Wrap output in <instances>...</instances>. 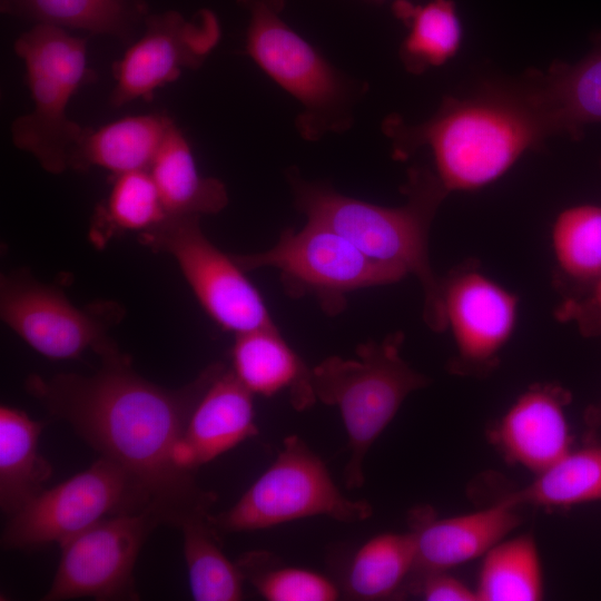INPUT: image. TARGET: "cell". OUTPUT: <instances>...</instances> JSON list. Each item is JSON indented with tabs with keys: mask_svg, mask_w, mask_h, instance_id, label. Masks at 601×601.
<instances>
[{
	"mask_svg": "<svg viewBox=\"0 0 601 601\" xmlns=\"http://www.w3.org/2000/svg\"><path fill=\"white\" fill-rule=\"evenodd\" d=\"M97 355L101 365L92 375L30 374L24 388L100 456L132 473L151 495L160 524L179 529L191 518L209 515L216 495L198 486L194 471L176 464L175 450L196 404L225 364H210L171 390L137 374L114 341Z\"/></svg>",
	"mask_w": 601,
	"mask_h": 601,
	"instance_id": "1",
	"label": "cell"
},
{
	"mask_svg": "<svg viewBox=\"0 0 601 601\" xmlns=\"http://www.w3.org/2000/svg\"><path fill=\"white\" fill-rule=\"evenodd\" d=\"M382 131L396 160L428 148L434 174L447 193L494 183L550 136L523 82L487 83L469 97H447L431 118L416 125L392 114Z\"/></svg>",
	"mask_w": 601,
	"mask_h": 601,
	"instance_id": "2",
	"label": "cell"
},
{
	"mask_svg": "<svg viewBox=\"0 0 601 601\" xmlns=\"http://www.w3.org/2000/svg\"><path fill=\"white\" fill-rule=\"evenodd\" d=\"M296 208L307 219L324 224L375 262L417 278L424 294L423 317L434 332L445 329L442 278L433 270L428 233L435 213L449 194L428 168L413 167L403 191L406 201L384 207L335 190L324 183L287 174Z\"/></svg>",
	"mask_w": 601,
	"mask_h": 601,
	"instance_id": "3",
	"label": "cell"
},
{
	"mask_svg": "<svg viewBox=\"0 0 601 601\" xmlns=\"http://www.w3.org/2000/svg\"><path fill=\"white\" fill-rule=\"evenodd\" d=\"M248 13L245 51L302 106L296 128L308 141L352 127L367 86L344 76L284 20L285 0H238Z\"/></svg>",
	"mask_w": 601,
	"mask_h": 601,
	"instance_id": "4",
	"label": "cell"
},
{
	"mask_svg": "<svg viewBox=\"0 0 601 601\" xmlns=\"http://www.w3.org/2000/svg\"><path fill=\"white\" fill-rule=\"evenodd\" d=\"M404 336L396 332L381 342L358 345L356 358L329 356L312 368L317 401L336 406L348 440L344 467L347 489L363 486L364 460L406 397L428 384L401 356Z\"/></svg>",
	"mask_w": 601,
	"mask_h": 601,
	"instance_id": "5",
	"label": "cell"
},
{
	"mask_svg": "<svg viewBox=\"0 0 601 601\" xmlns=\"http://www.w3.org/2000/svg\"><path fill=\"white\" fill-rule=\"evenodd\" d=\"M13 50L24 63L33 108L13 120L12 142L46 171L61 174L85 128L68 116V105L89 77L87 41L39 22L16 40Z\"/></svg>",
	"mask_w": 601,
	"mask_h": 601,
	"instance_id": "6",
	"label": "cell"
},
{
	"mask_svg": "<svg viewBox=\"0 0 601 601\" xmlns=\"http://www.w3.org/2000/svg\"><path fill=\"white\" fill-rule=\"evenodd\" d=\"M372 513L368 502L343 495L321 457L293 435L284 440L275 461L236 504L217 515L209 514L208 522L219 534L321 515L355 523Z\"/></svg>",
	"mask_w": 601,
	"mask_h": 601,
	"instance_id": "7",
	"label": "cell"
},
{
	"mask_svg": "<svg viewBox=\"0 0 601 601\" xmlns=\"http://www.w3.org/2000/svg\"><path fill=\"white\" fill-rule=\"evenodd\" d=\"M231 256L246 273L264 267L278 269L289 296L312 295L329 316L345 309L349 293L407 277L373 260L331 227L309 219L298 231L285 229L278 242L264 252Z\"/></svg>",
	"mask_w": 601,
	"mask_h": 601,
	"instance_id": "8",
	"label": "cell"
},
{
	"mask_svg": "<svg viewBox=\"0 0 601 601\" xmlns=\"http://www.w3.org/2000/svg\"><path fill=\"white\" fill-rule=\"evenodd\" d=\"M144 511L154 514L144 484L120 464L99 456L87 470L43 490L9 516L1 545L32 550L60 544L104 519Z\"/></svg>",
	"mask_w": 601,
	"mask_h": 601,
	"instance_id": "9",
	"label": "cell"
},
{
	"mask_svg": "<svg viewBox=\"0 0 601 601\" xmlns=\"http://www.w3.org/2000/svg\"><path fill=\"white\" fill-rule=\"evenodd\" d=\"M138 237L176 260L200 306L221 329L238 335L276 327L259 290L233 256L206 237L199 216H167Z\"/></svg>",
	"mask_w": 601,
	"mask_h": 601,
	"instance_id": "10",
	"label": "cell"
},
{
	"mask_svg": "<svg viewBox=\"0 0 601 601\" xmlns=\"http://www.w3.org/2000/svg\"><path fill=\"white\" fill-rule=\"evenodd\" d=\"M124 311L114 302L76 307L65 293L19 269L0 277V317L22 341L51 359L98 354Z\"/></svg>",
	"mask_w": 601,
	"mask_h": 601,
	"instance_id": "11",
	"label": "cell"
},
{
	"mask_svg": "<svg viewBox=\"0 0 601 601\" xmlns=\"http://www.w3.org/2000/svg\"><path fill=\"white\" fill-rule=\"evenodd\" d=\"M159 524L150 511L118 514L62 541L57 572L42 600L138 599L134 566L148 534Z\"/></svg>",
	"mask_w": 601,
	"mask_h": 601,
	"instance_id": "12",
	"label": "cell"
},
{
	"mask_svg": "<svg viewBox=\"0 0 601 601\" xmlns=\"http://www.w3.org/2000/svg\"><path fill=\"white\" fill-rule=\"evenodd\" d=\"M145 30L114 66L109 104L122 107L150 100L155 91L199 68L220 39V24L210 10L186 19L177 11L148 14Z\"/></svg>",
	"mask_w": 601,
	"mask_h": 601,
	"instance_id": "13",
	"label": "cell"
},
{
	"mask_svg": "<svg viewBox=\"0 0 601 601\" xmlns=\"http://www.w3.org/2000/svg\"><path fill=\"white\" fill-rule=\"evenodd\" d=\"M442 298L459 359L472 366L496 361L515 332L519 297L470 264L442 278Z\"/></svg>",
	"mask_w": 601,
	"mask_h": 601,
	"instance_id": "14",
	"label": "cell"
},
{
	"mask_svg": "<svg viewBox=\"0 0 601 601\" xmlns=\"http://www.w3.org/2000/svg\"><path fill=\"white\" fill-rule=\"evenodd\" d=\"M518 506L506 496L489 508L451 518L416 515L412 530L416 552L411 577L418 579L482 559L519 525Z\"/></svg>",
	"mask_w": 601,
	"mask_h": 601,
	"instance_id": "15",
	"label": "cell"
},
{
	"mask_svg": "<svg viewBox=\"0 0 601 601\" xmlns=\"http://www.w3.org/2000/svg\"><path fill=\"white\" fill-rule=\"evenodd\" d=\"M253 395L225 366L196 404L175 450L176 464L194 471L256 436Z\"/></svg>",
	"mask_w": 601,
	"mask_h": 601,
	"instance_id": "16",
	"label": "cell"
},
{
	"mask_svg": "<svg viewBox=\"0 0 601 601\" xmlns=\"http://www.w3.org/2000/svg\"><path fill=\"white\" fill-rule=\"evenodd\" d=\"M566 398L552 385H534L520 394L496 428L497 443L506 457L536 475L570 452Z\"/></svg>",
	"mask_w": 601,
	"mask_h": 601,
	"instance_id": "17",
	"label": "cell"
},
{
	"mask_svg": "<svg viewBox=\"0 0 601 601\" xmlns=\"http://www.w3.org/2000/svg\"><path fill=\"white\" fill-rule=\"evenodd\" d=\"M592 49L575 63L555 61L545 73L523 82L551 135L579 140L584 128L601 124V33Z\"/></svg>",
	"mask_w": 601,
	"mask_h": 601,
	"instance_id": "18",
	"label": "cell"
},
{
	"mask_svg": "<svg viewBox=\"0 0 601 601\" xmlns=\"http://www.w3.org/2000/svg\"><path fill=\"white\" fill-rule=\"evenodd\" d=\"M231 370L253 394L273 396L287 392L292 405L303 411L317 400L309 370L276 327L236 335Z\"/></svg>",
	"mask_w": 601,
	"mask_h": 601,
	"instance_id": "19",
	"label": "cell"
},
{
	"mask_svg": "<svg viewBox=\"0 0 601 601\" xmlns=\"http://www.w3.org/2000/svg\"><path fill=\"white\" fill-rule=\"evenodd\" d=\"M175 121L162 114L128 116L99 128H83L72 148L68 169L104 168L115 176L149 170Z\"/></svg>",
	"mask_w": 601,
	"mask_h": 601,
	"instance_id": "20",
	"label": "cell"
},
{
	"mask_svg": "<svg viewBox=\"0 0 601 601\" xmlns=\"http://www.w3.org/2000/svg\"><path fill=\"white\" fill-rule=\"evenodd\" d=\"M43 427L19 408L0 407V508L8 516L39 495L52 475L38 451Z\"/></svg>",
	"mask_w": 601,
	"mask_h": 601,
	"instance_id": "21",
	"label": "cell"
},
{
	"mask_svg": "<svg viewBox=\"0 0 601 601\" xmlns=\"http://www.w3.org/2000/svg\"><path fill=\"white\" fill-rule=\"evenodd\" d=\"M149 173L168 216H204L228 204L225 184L199 174L191 148L175 125L154 159Z\"/></svg>",
	"mask_w": 601,
	"mask_h": 601,
	"instance_id": "22",
	"label": "cell"
},
{
	"mask_svg": "<svg viewBox=\"0 0 601 601\" xmlns=\"http://www.w3.org/2000/svg\"><path fill=\"white\" fill-rule=\"evenodd\" d=\"M392 11L407 29L398 56L410 73L421 75L440 67L460 50L463 27L453 0H431L422 4L395 0Z\"/></svg>",
	"mask_w": 601,
	"mask_h": 601,
	"instance_id": "23",
	"label": "cell"
},
{
	"mask_svg": "<svg viewBox=\"0 0 601 601\" xmlns=\"http://www.w3.org/2000/svg\"><path fill=\"white\" fill-rule=\"evenodd\" d=\"M413 532L383 533L365 542L353 555L344 579V592L353 600L392 597L411 577L415 564Z\"/></svg>",
	"mask_w": 601,
	"mask_h": 601,
	"instance_id": "24",
	"label": "cell"
},
{
	"mask_svg": "<svg viewBox=\"0 0 601 601\" xmlns=\"http://www.w3.org/2000/svg\"><path fill=\"white\" fill-rule=\"evenodd\" d=\"M477 601H538L543 598V572L531 535L503 539L482 558L474 587Z\"/></svg>",
	"mask_w": 601,
	"mask_h": 601,
	"instance_id": "25",
	"label": "cell"
},
{
	"mask_svg": "<svg viewBox=\"0 0 601 601\" xmlns=\"http://www.w3.org/2000/svg\"><path fill=\"white\" fill-rule=\"evenodd\" d=\"M550 238L559 272L583 296L601 280V205L563 209L552 224Z\"/></svg>",
	"mask_w": 601,
	"mask_h": 601,
	"instance_id": "26",
	"label": "cell"
},
{
	"mask_svg": "<svg viewBox=\"0 0 601 601\" xmlns=\"http://www.w3.org/2000/svg\"><path fill=\"white\" fill-rule=\"evenodd\" d=\"M21 14L37 23L107 35L124 42L148 16L141 0H23Z\"/></svg>",
	"mask_w": 601,
	"mask_h": 601,
	"instance_id": "27",
	"label": "cell"
},
{
	"mask_svg": "<svg viewBox=\"0 0 601 601\" xmlns=\"http://www.w3.org/2000/svg\"><path fill=\"white\" fill-rule=\"evenodd\" d=\"M508 497L519 506L542 508H569L601 500V446L571 450Z\"/></svg>",
	"mask_w": 601,
	"mask_h": 601,
	"instance_id": "28",
	"label": "cell"
},
{
	"mask_svg": "<svg viewBox=\"0 0 601 601\" xmlns=\"http://www.w3.org/2000/svg\"><path fill=\"white\" fill-rule=\"evenodd\" d=\"M208 516L189 519L179 528L190 593L196 601L242 600L244 578L221 551Z\"/></svg>",
	"mask_w": 601,
	"mask_h": 601,
	"instance_id": "29",
	"label": "cell"
},
{
	"mask_svg": "<svg viewBox=\"0 0 601 601\" xmlns=\"http://www.w3.org/2000/svg\"><path fill=\"white\" fill-rule=\"evenodd\" d=\"M167 216L149 170L120 174L115 176L106 203L97 210L90 236L101 245L115 233L147 231Z\"/></svg>",
	"mask_w": 601,
	"mask_h": 601,
	"instance_id": "30",
	"label": "cell"
},
{
	"mask_svg": "<svg viewBox=\"0 0 601 601\" xmlns=\"http://www.w3.org/2000/svg\"><path fill=\"white\" fill-rule=\"evenodd\" d=\"M267 552L245 553L237 562L244 578L269 601H334L339 590L328 578L300 568L283 566Z\"/></svg>",
	"mask_w": 601,
	"mask_h": 601,
	"instance_id": "31",
	"label": "cell"
},
{
	"mask_svg": "<svg viewBox=\"0 0 601 601\" xmlns=\"http://www.w3.org/2000/svg\"><path fill=\"white\" fill-rule=\"evenodd\" d=\"M418 591L427 601H477L474 588L449 571L427 573L418 578Z\"/></svg>",
	"mask_w": 601,
	"mask_h": 601,
	"instance_id": "32",
	"label": "cell"
},
{
	"mask_svg": "<svg viewBox=\"0 0 601 601\" xmlns=\"http://www.w3.org/2000/svg\"><path fill=\"white\" fill-rule=\"evenodd\" d=\"M562 313L575 319L587 334L601 335V280L578 300H569Z\"/></svg>",
	"mask_w": 601,
	"mask_h": 601,
	"instance_id": "33",
	"label": "cell"
},
{
	"mask_svg": "<svg viewBox=\"0 0 601 601\" xmlns=\"http://www.w3.org/2000/svg\"><path fill=\"white\" fill-rule=\"evenodd\" d=\"M370 1H374V2H383L384 0H370Z\"/></svg>",
	"mask_w": 601,
	"mask_h": 601,
	"instance_id": "34",
	"label": "cell"
}]
</instances>
